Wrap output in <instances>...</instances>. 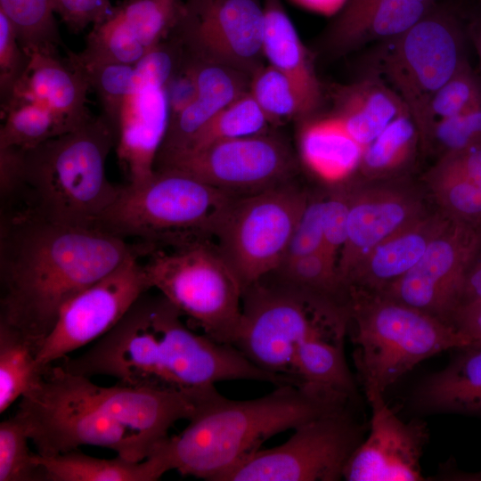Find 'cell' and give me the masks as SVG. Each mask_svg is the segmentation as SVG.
I'll return each instance as SVG.
<instances>
[{
	"instance_id": "cell-1",
	"label": "cell",
	"mask_w": 481,
	"mask_h": 481,
	"mask_svg": "<svg viewBox=\"0 0 481 481\" xmlns=\"http://www.w3.org/2000/svg\"><path fill=\"white\" fill-rule=\"evenodd\" d=\"M202 390L103 387L52 363L20 398L15 415L41 456L94 445L142 461L175 422L194 415Z\"/></svg>"
},
{
	"instance_id": "cell-2",
	"label": "cell",
	"mask_w": 481,
	"mask_h": 481,
	"mask_svg": "<svg viewBox=\"0 0 481 481\" xmlns=\"http://www.w3.org/2000/svg\"><path fill=\"white\" fill-rule=\"evenodd\" d=\"M146 251L143 242L130 243L97 228L4 213L0 322L20 331L40 350L69 301Z\"/></svg>"
},
{
	"instance_id": "cell-3",
	"label": "cell",
	"mask_w": 481,
	"mask_h": 481,
	"mask_svg": "<svg viewBox=\"0 0 481 481\" xmlns=\"http://www.w3.org/2000/svg\"><path fill=\"white\" fill-rule=\"evenodd\" d=\"M352 399L302 381L276 386L271 393L249 400L224 397L212 386L202 392L187 427L166 438L154 453L167 472L220 481L265 440L343 407Z\"/></svg>"
},
{
	"instance_id": "cell-4",
	"label": "cell",
	"mask_w": 481,
	"mask_h": 481,
	"mask_svg": "<svg viewBox=\"0 0 481 481\" xmlns=\"http://www.w3.org/2000/svg\"><path fill=\"white\" fill-rule=\"evenodd\" d=\"M117 132L101 113L77 128L24 150L21 183L4 208L20 202L19 214L85 228L96 225L118 198L121 186L106 174Z\"/></svg>"
},
{
	"instance_id": "cell-5",
	"label": "cell",
	"mask_w": 481,
	"mask_h": 481,
	"mask_svg": "<svg viewBox=\"0 0 481 481\" xmlns=\"http://www.w3.org/2000/svg\"><path fill=\"white\" fill-rule=\"evenodd\" d=\"M355 364L368 401L420 362L468 346L449 323L379 293L350 289Z\"/></svg>"
},
{
	"instance_id": "cell-6",
	"label": "cell",
	"mask_w": 481,
	"mask_h": 481,
	"mask_svg": "<svg viewBox=\"0 0 481 481\" xmlns=\"http://www.w3.org/2000/svg\"><path fill=\"white\" fill-rule=\"evenodd\" d=\"M236 194L175 169H155L140 184H125L96 228L154 249L212 240L217 223Z\"/></svg>"
},
{
	"instance_id": "cell-7",
	"label": "cell",
	"mask_w": 481,
	"mask_h": 481,
	"mask_svg": "<svg viewBox=\"0 0 481 481\" xmlns=\"http://www.w3.org/2000/svg\"><path fill=\"white\" fill-rule=\"evenodd\" d=\"M143 264L150 286L216 341L233 345L241 316L242 288L212 240L166 250Z\"/></svg>"
},
{
	"instance_id": "cell-8",
	"label": "cell",
	"mask_w": 481,
	"mask_h": 481,
	"mask_svg": "<svg viewBox=\"0 0 481 481\" xmlns=\"http://www.w3.org/2000/svg\"><path fill=\"white\" fill-rule=\"evenodd\" d=\"M465 59L462 27L442 3L405 32L377 44L373 74L383 75L404 102L418 126L421 149L429 102Z\"/></svg>"
},
{
	"instance_id": "cell-9",
	"label": "cell",
	"mask_w": 481,
	"mask_h": 481,
	"mask_svg": "<svg viewBox=\"0 0 481 481\" xmlns=\"http://www.w3.org/2000/svg\"><path fill=\"white\" fill-rule=\"evenodd\" d=\"M308 198L289 181L229 202L212 241L242 290L282 264Z\"/></svg>"
},
{
	"instance_id": "cell-10",
	"label": "cell",
	"mask_w": 481,
	"mask_h": 481,
	"mask_svg": "<svg viewBox=\"0 0 481 481\" xmlns=\"http://www.w3.org/2000/svg\"><path fill=\"white\" fill-rule=\"evenodd\" d=\"M283 444L259 449L220 481H337L365 438L349 404L308 420Z\"/></svg>"
},
{
	"instance_id": "cell-11",
	"label": "cell",
	"mask_w": 481,
	"mask_h": 481,
	"mask_svg": "<svg viewBox=\"0 0 481 481\" xmlns=\"http://www.w3.org/2000/svg\"><path fill=\"white\" fill-rule=\"evenodd\" d=\"M178 55L163 42L135 65V81L121 116L116 151L128 184H140L155 172L171 116L168 85Z\"/></svg>"
},
{
	"instance_id": "cell-12",
	"label": "cell",
	"mask_w": 481,
	"mask_h": 481,
	"mask_svg": "<svg viewBox=\"0 0 481 481\" xmlns=\"http://www.w3.org/2000/svg\"><path fill=\"white\" fill-rule=\"evenodd\" d=\"M319 324L330 328L298 296L263 277L242 290L233 346L259 368L298 381L292 372L297 346Z\"/></svg>"
},
{
	"instance_id": "cell-13",
	"label": "cell",
	"mask_w": 481,
	"mask_h": 481,
	"mask_svg": "<svg viewBox=\"0 0 481 481\" xmlns=\"http://www.w3.org/2000/svg\"><path fill=\"white\" fill-rule=\"evenodd\" d=\"M155 169L178 170L221 191L245 195L292 181L296 161L286 143L265 132L161 159Z\"/></svg>"
},
{
	"instance_id": "cell-14",
	"label": "cell",
	"mask_w": 481,
	"mask_h": 481,
	"mask_svg": "<svg viewBox=\"0 0 481 481\" xmlns=\"http://www.w3.org/2000/svg\"><path fill=\"white\" fill-rule=\"evenodd\" d=\"M261 0H186L173 29L191 56L251 76L263 66Z\"/></svg>"
},
{
	"instance_id": "cell-15",
	"label": "cell",
	"mask_w": 481,
	"mask_h": 481,
	"mask_svg": "<svg viewBox=\"0 0 481 481\" xmlns=\"http://www.w3.org/2000/svg\"><path fill=\"white\" fill-rule=\"evenodd\" d=\"M141 257H131L66 304L37 354L40 367L54 363L102 337L143 294L151 289Z\"/></svg>"
},
{
	"instance_id": "cell-16",
	"label": "cell",
	"mask_w": 481,
	"mask_h": 481,
	"mask_svg": "<svg viewBox=\"0 0 481 481\" xmlns=\"http://www.w3.org/2000/svg\"><path fill=\"white\" fill-rule=\"evenodd\" d=\"M480 246V226L451 218L419 262L376 293L448 323L466 271Z\"/></svg>"
},
{
	"instance_id": "cell-17",
	"label": "cell",
	"mask_w": 481,
	"mask_h": 481,
	"mask_svg": "<svg viewBox=\"0 0 481 481\" xmlns=\"http://www.w3.org/2000/svg\"><path fill=\"white\" fill-rule=\"evenodd\" d=\"M369 435L349 459L343 475L347 481H422L420 459L428 439L420 420H401L384 396L369 402Z\"/></svg>"
},
{
	"instance_id": "cell-18",
	"label": "cell",
	"mask_w": 481,
	"mask_h": 481,
	"mask_svg": "<svg viewBox=\"0 0 481 481\" xmlns=\"http://www.w3.org/2000/svg\"><path fill=\"white\" fill-rule=\"evenodd\" d=\"M348 192L347 236L337 263L346 285L377 245L425 215L420 199L398 184L372 183Z\"/></svg>"
},
{
	"instance_id": "cell-19",
	"label": "cell",
	"mask_w": 481,
	"mask_h": 481,
	"mask_svg": "<svg viewBox=\"0 0 481 481\" xmlns=\"http://www.w3.org/2000/svg\"><path fill=\"white\" fill-rule=\"evenodd\" d=\"M184 68L193 86V96L171 115L156 161L182 151L219 110L249 88V76L223 64L190 55Z\"/></svg>"
},
{
	"instance_id": "cell-20",
	"label": "cell",
	"mask_w": 481,
	"mask_h": 481,
	"mask_svg": "<svg viewBox=\"0 0 481 481\" xmlns=\"http://www.w3.org/2000/svg\"><path fill=\"white\" fill-rule=\"evenodd\" d=\"M442 0H347L327 31V46L345 53L405 32Z\"/></svg>"
},
{
	"instance_id": "cell-21",
	"label": "cell",
	"mask_w": 481,
	"mask_h": 481,
	"mask_svg": "<svg viewBox=\"0 0 481 481\" xmlns=\"http://www.w3.org/2000/svg\"><path fill=\"white\" fill-rule=\"evenodd\" d=\"M89 89L85 72L68 57L62 60L59 55L36 53L8 101L34 102L74 130L92 115L86 107Z\"/></svg>"
},
{
	"instance_id": "cell-22",
	"label": "cell",
	"mask_w": 481,
	"mask_h": 481,
	"mask_svg": "<svg viewBox=\"0 0 481 481\" xmlns=\"http://www.w3.org/2000/svg\"><path fill=\"white\" fill-rule=\"evenodd\" d=\"M450 220L444 213L423 215L377 245L354 269L346 285L349 289L380 292L419 262Z\"/></svg>"
},
{
	"instance_id": "cell-23",
	"label": "cell",
	"mask_w": 481,
	"mask_h": 481,
	"mask_svg": "<svg viewBox=\"0 0 481 481\" xmlns=\"http://www.w3.org/2000/svg\"><path fill=\"white\" fill-rule=\"evenodd\" d=\"M454 350L444 368L417 386L413 404L428 412L481 415V344Z\"/></svg>"
},
{
	"instance_id": "cell-24",
	"label": "cell",
	"mask_w": 481,
	"mask_h": 481,
	"mask_svg": "<svg viewBox=\"0 0 481 481\" xmlns=\"http://www.w3.org/2000/svg\"><path fill=\"white\" fill-rule=\"evenodd\" d=\"M405 112L408 110L398 94L379 76L371 74L340 90L333 114L364 149Z\"/></svg>"
},
{
	"instance_id": "cell-25",
	"label": "cell",
	"mask_w": 481,
	"mask_h": 481,
	"mask_svg": "<svg viewBox=\"0 0 481 481\" xmlns=\"http://www.w3.org/2000/svg\"><path fill=\"white\" fill-rule=\"evenodd\" d=\"M263 55L289 77L316 110L322 90L310 53L281 0H264Z\"/></svg>"
},
{
	"instance_id": "cell-26",
	"label": "cell",
	"mask_w": 481,
	"mask_h": 481,
	"mask_svg": "<svg viewBox=\"0 0 481 481\" xmlns=\"http://www.w3.org/2000/svg\"><path fill=\"white\" fill-rule=\"evenodd\" d=\"M363 151L335 114L306 121L299 134L303 162L327 181L339 182L358 171Z\"/></svg>"
},
{
	"instance_id": "cell-27",
	"label": "cell",
	"mask_w": 481,
	"mask_h": 481,
	"mask_svg": "<svg viewBox=\"0 0 481 481\" xmlns=\"http://www.w3.org/2000/svg\"><path fill=\"white\" fill-rule=\"evenodd\" d=\"M319 324L297 346L292 372L298 381L326 387L353 399L357 390L343 349V338Z\"/></svg>"
},
{
	"instance_id": "cell-28",
	"label": "cell",
	"mask_w": 481,
	"mask_h": 481,
	"mask_svg": "<svg viewBox=\"0 0 481 481\" xmlns=\"http://www.w3.org/2000/svg\"><path fill=\"white\" fill-rule=\"evenodd\" d=\"M38 461L45 471V481H155L166 473L155 454L133 461L118 455L96 458L76 449L53 456L38 454Z\"/></svg>"
},
{
	"instance_id": "cell-29",
	"label": "cell",
	"mask_w": 481,
	"mask_h": 481,
	"mask_svg": "<svg viewBox=\"0 0 481 481\" xmlns=\"http://www.w3.org/2000/svg\"><path fill=\"white\" fill-rule=\"evenodd\" d=\"M419 147L418 126L405 112L364 147L358 171L370 181L392 178L408 168Z\"/></svg>"
},
{
	"instance_id": "cell-30",
	"label": "cell",
	"mask_w": 481,
	"mask_h": 481,
	"mask_svg": "<svg viewBox=\"0 0 481 481\" xmlns=\"http://www.w3.org/2000/svg\"><path fill=\"white\" fill-rule=\"evenodd\" d=\"M38 347L18 330L0 322V412H5L39 379Z\"/></svg>"
},
{
	"instance_id": "cell-31",
	"label": "cell",
	"mask_w": 481,
	"mask_h": 481,
	"mask_svg": "<svg viewBox=\"0 0 481 481\" xmlns=\"http://www.w3.org/2000/svg\"><path fill=\"white\" fill-rule=\"evenodd\" d=\"M0 148L32 149L72 131L46 108L30 101L10 99L1 105Z\"/></svg>"
},
{
	"instance_id": "cell-32",
	"label": "cell",
	"mask_w": 481,
	"mask_h": 481,
	"mask_svg": "<svg viewBox=\"0 0 481 481\" xmlns=\"http://www.w3.org/2000/svg\"><path fill=\"white\" fill-rule=\"evenodd\" d=\"M269 123L267 116L248 91L219 110L182 151L169 156L198 151L217 142L263 134Z\"/></svg>"
},
{
	"instance_id": "cell-33",
	"label": "cell",
	"mask_w": 481,
	"mask_h": 481,
	"mask_svg": "<svg viewBox=\"0 0 481 481\" xmlns=\"http://www.w3.org/2000/svg\"><path fill=\"white\" fill-rule=\"evenodd\" d=\"M0 11L12 23L20 45L29 54L59 55L61 38L52 0H0Z\"/></svg>"
},
{
	"instance_id": "cell-34",
	"label": "cell",
	"mask_w": 481,
	"mask_h": 481,
	"mask_svg": "<svg viewBox=\"0 0 481 481\" xmlns=\"http://www.w3.org/2000/svg\"><path fill=\"white\" fill-rule=\"evenodd\" d=\"M249 92L270 122L315 110L294 82L270 65H263L251 76Z\"/></svg>"
},
{
	"instance_id": "cell-35",
	"label": "cell",
	"mask_w": 481,
	"mask_h": 481,
	"mask_svg": "<svg viewBox=\"0 0 481 481\" xmlns=\"http://www.w3.org/2000/svg\"><path fill=\"white\" fill-rule=\"evenodd\" d=\"M427 179L443 213L481 227V192L461 173L439 159Z\"/></svg>"
},
{
	"instance_id": "cell-36",
	"label": "cell",
	"mask_w": 481,
	"mask_h": 481,
	"mask_svg": "<svg viewBox=\"0 0 481 481\" xmlns=\"http://www.w3.org/2000/svg\"><path fill=\"white\" fill-rule=\"evenodd\" d=\"M68 58L86 74L90 89H93L100 102L102 114L111 123L117 132L125 108L132 93L135 81V65L118 62L81 63L71 53Z\"/></svg>"
},
{
	"instance_id": "cell-37",
	"label": "cell",
	"mask_w": 481,
	"mask_h": 481,
	"mask_svg": "<svg viewBox=\"0 0 481 481\" xmlns=\"http://www.w3.org/2000/svg\"><path fill=\"white\" fill-rule=\"evenodd\" d=\"M149 51L110 14L94 24L79 53H71L81 63L118 62L135 65Z\"/></svg>"
},
{
	"instance_id": "cell-38",
	"label": "cell",
	"mask_w": 481,
	"mask_h": 481,
	"mask_svg": "<svg viewBox=\"0 0 481 481\" xmlns=\"http://www.w3.org/2000/svg\"><path fill=\"white\" fill-rule=\"evenodd\" d=\"M27 428L14 414L0 423V481H45L38 454L29 447Z\"/></svg>"
},
{
	"instance_id": "cell-39",
	"label": "cell",
	"mask_w": 481,
	"mask_h": 481,
	"mask_svg": "<svg viewBox=\"0 0 481 481\" xmlns=\"http://www.w3.org/2000/svg\"><path fill=\"white\" fill-rule=\"evenodd\" d=\"M480 104L481 81L471 69L469 61L465 59L456 72L436 91L429 102L428 135L435 121L461 114Z\"/></svg>"
},
{
	"instance_id": "cell-40",
	"label": "cell",
	"mask_w": 481,
	"mask_h": 481,
	"mask_svg": "<svg viewBox=\"0 0 481 481\" xmlns=\"http://www.w3.org/2000/svg\"><path fill=\"white\" fill-rule=\"evenodd\" d=\"M481 143V104L461 114L435 121L424 150L434 149L439 158Z\"/></svg>"
},
{
	"instance_id": "cell-41",
	"label": "cell",
	"mask_w": 481,
	"mask_h": 481,
	"mask_svg": "<svg viewBox=\"0 0 481 481\" xmlns=\"http://www.w3.org/2000/svg\"><path fill=\"white\" fill-rule=\"evenodd\" d=\"M31 55L20 45L15 29L0 11V99L5 103L26 72Z\"/></svg>"
},
{
	"instance_id": "cell-42",
	"label": "cell",
	"mask_w": 481,
	"mask_h": 481,
	"mask_svg": "<svg viewBox=\"0 0 481 481\" xmlns=\"http://www.w3.org/2000/svg\"><path fill=\"white\" fill-rule=\"evenodd\" d=\"M323 200L322 198L309 196L291 236L282 264L323 251Z\"/></svg>"
},
{
	"instance_id": "cell-43",
	"label": "cell",
	"mask_w": 481,
	"mask_h": 481,
	"mask_svg": "<svg viewBox=\"0 0 481 481\" xmlns=\"http://www.w3.org/2000/svg\"><path fill=\"white\" fill-rule=\"evenodd\" d=\"M349 214V192L338 190L323 200V252L338 263L346 242Z\"/></svg>"
},
{
	"instance_id": "cell-44",
	"label": "cell",
	"mask_w": 481,
	"mask_h": 481,
	"mask_svg": "<svg viewBox=\"0 0 481 481\" xmlns=\"http://www.w3.org/2000/svg\"><path fill=\"white\" fill-rule=\"evenodd\" d=\"M56 14L73 31L103 20L113 9L110 0H52Z\"/></svg>"
},
{
	"instance_id": "cell-45",
	"label": "cell",
	"mask_w": 481,
	"mask_h": 481,
	"mask_svg": "<svg viewBox=\"0 0 481 481\" xmlns=\"http://www.w3.org/2000/svg\"><path fill=\"white\" fill-rule=\"evenodd\" d=\"M24 150L0 148V195L2 206L8 203L20 188L23 171Z\"/></svg>"
},
{
	"instance_id": "cell-46",
	"label": "cell",
	"mask_w": 481,
	"mask_h": 481,
	"mask_svg": "<svg viewBox=\"0 0 481 481\" xmlns=\"http://www.w3.org/2000/svg\"><path fill=\"white\" fill-rule=\"evenodd\" d=\"M448 323L468 342L481 344V302L458 306L451 314Z\"/></svg>"
},
{
	"instance_id": "cell-47",
	"label": "cell",
	"mask_w": 481,
	"mask_h": 481,
	"mask_svg": "<svg viewBox=\"0 0 481 481\" xmlns=\"http://www.w3.org/2000/svg\"><path fill=\"white\" fill-rule=\"evenodd\" d=\"M439 159L457 169L481 192V143L446 154Z\"/></svg>"
},
{
	"instance_id": "cell-48",
	"label": "cell",
	"mask_w": 481,
	"mask_h": 481,
	"mask_svg": "<svg viewBox=\"0 0 481 481\" xmlns=\"http://www.w3.org/2000/svg\"><path fill=\"white\" fill-rule=\"evenodd\" d=\"M474 302H481V246L466 271L454 309Z\"/></svg>"
},
{
	"instance_id": "cell-49",
	"label": "cell",
	"mask_w": 481,
	"mask_h": 481,
	"mask_svg": "<svg viewBox=\"0 0 481 481\" xmlns=\"http://www.w3.org/2000/svg\"><path fill=\"white\" fill-rule=\"evenodd\" d=\"M296 4L319 13L330 15L342 9L347 0H293Z\"/></svg>"
},
{
	"instance_id": "cell-50",
	"label": "cell",
	"mask_w": 481,
	"mask_h": 481,
	"mask_svg": "<svg viewBox=\"0 0 481 481\" xmlns=\"http://www.w3.org/2000/svg\"><path fill=\"white\" fill-rule=\"evenodd\" d=\"M469 35L474 44L477 55L481 62V15L476 17L469 24Z\"/></svg>"
}]
</instances>
